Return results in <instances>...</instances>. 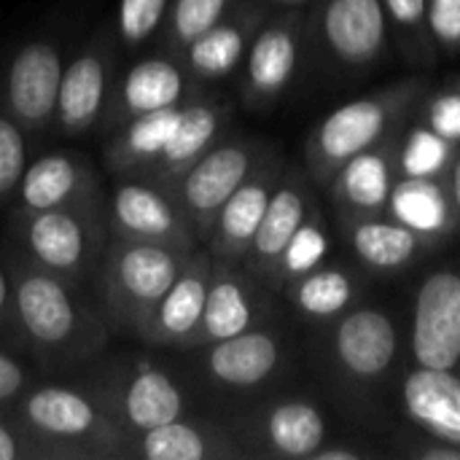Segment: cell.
Returning <instances> with one entry per match:
<instances>
[{
  "label": "cell",
  "instance_id": "bcb514c9",
  "mask_svg": "<svg viewBox=\"0 0 460 460\" xmlns=\"http://www.w3.org/2000/svg\"><path fill=\"white\" fill-rule=\"evenodd\" d=\"M272 5H286V8H296V5H305L307 0H267Z\"/></svg>",
  "mask_w": 460,
  "mask_h": 460
},
{
  "label": "cell",
  "instance_id": "d6a6232c",
  "mask_svg": "<svg viewBox=\"0 0 460 460\" xmlns=\"http://www.w3.org/2000/svg\"><path fill=\"white\" fill-rule=\"evenodd\" d=\"M240 0H172L156 35L162 51L181 54L197 35L221 22Z\"/></svg>",
  "mask_w": 460,
  "mask_h": 460
},
{
  "label": "cell",
  "instance_id": "836d02e7",
  "mask_svg": "<svg viewBox=\"0 0 460 460\" xmlns=\"http://www.w3.org/2000/svg\"><path fill=\"white\" fill-rule=\"evenodd\" d=\"M460 146L445 140L429 124L402 132L399 140V175L402 178H447Z\"/></svg>",
  "mask_w": 460,
  "mask_h": 460
},
{
  "label": "cell",
  "instance_id": "603a6c76",
  "mask_svg": "<svg viewBox=\"0 0 460 460\" xmlns=\"http://www.w3.org/2000/svg\"><path fill=\"white\" fill-rule=\"evenodd\" d=\"M132 460H245L229 426L205 412H186L132 437Z\"/></svg>",
  "mask_w": 460,
  "mask_h": 460
},
{
  "label": "cell",
  "instance_id": "9a60e30c",
  "mask_svg": "<svg viewBox=\"0 0 460 460\" xmlns=\"http://www.w3.org/2000/svg\"><path fill=\"white\" fill-rule=\"evenodd\" d=\"M197 92L202 89L194 84V78L189 75L178 54L159 49L156 54L137 57L129 65H121L100 132L105 137L119 124L135 116L175 108L186 102L189 97H194Z\"/></svg>",
  "mask_w": 460,
  "mask_h": 460
},
{
  "label": "cell",
  "instance_id": "ab89813d",
  "mask_svg": "<svg viewBox=\"0 0 460 460\" xmlns=\"http://www.w3.org/2000/svg\"><path fill=\"white\" fill-rule=\"evenodd\" d=\"M429 35L439 49L458 54L460 0H429Z\"/></svg>",
  "mask_w": 460,
  "mask_h": 460
},
{
  "label": "cell",
  "instance_id": "4dcf8cb0",
  "mask_svg": "<svg viewBox=\"0 0 460 460\" xmlns=\"http://www.w3.org/2000/svg\"><path fill=\"white\" fill-rule=\"evenodd\" d=\"M361 283L358 278L340 264H321L288 286H283V296L291 307L307 321H334L358 299Z\"/></svg>",
  "mask_w": 460,
  "mask_h": 460
},
{
  "label": "cell",
  "instance_id": "6da1fadb",
  "mask_svg": "<svg viewBox=\"0 0 460 460\" xmlns=\"http://www.w3.org/2000/svg\"><path fill=\"white\" fill-rule=\"evenodd\" d=\"M11 267L19 353L43 375L70 380L111 348L113 329L86 283L54 275L3 240Z\"/></svg>",
  "mask_w": 460,
  "mask_h": 460
},
{
  "label": "cell",
  "instance_id": "8fae6325",
  "mask_svg": "<svg viewBox=\"0 0 460 460\" xmlns=\"http://www.w3.org/2000/svg\"><path fill=\"white\" fill-rule=\"evenodd\" d=\"M270 148V143L251 135H224L170 183V191L181 202L202 243L218 208L256 170Z\"/></svg>",
  "mask_w": 460,
  "mask_h": 460
},
{
  "label": "cell",
  "instance_id": "9c48e42d",
  "mask_svg": "<svg viewBox=\"0 0 460 460\" xmlns=\"http://www.w3.org/2000/svg\"><path fill=\"white\" fill-rule=\"evenodd\" d=\"M65 65L67 51L49 32L19 40L0 62V105L32 137L51 135Z\"/></svg>",
  "mask_w": 460,
  "mask_h": 460
},
{
  "label": "cell",
  "instance_id": "7c38bea8",
  "mask_svg": "<svg viewBox=\"0 0 460 460\" xmlns=\"http://www.w3.org/2000/svg\"><path fill=\"white\" fill-rule=\"evenodd\" d=\"M245 458L307 460L326 445V418L307 399H275L224 420Z\"/></svg>",
  "mask_w": 460,
  "mask_h": 460
},
{
  "label": "cell",
  "instance_id": "5bb4252c",
  "mask_svg": "<svg viewBox=\"0 0 460 460\" xmlns=\"http://www.w3.org/2000/svg\"><path fill=\"white\" fill-rule=\"evenodd\" d=\"M272 315L275 313L270 288L259 278H253L243 264L213 259L202 318L194 334L178 350H194L218 340H229L234 334L270 323Z\"/></svg>",
  "mask_w": 460,
  "mask_h": 460
},
{
  "label": "cell",
  "instance_id": "ee69618b",
  "mask_svg": "<svg viewBox=\"0 0 460 460\" xmlns=\"http://www.w3.org/2000/svg\"><path fill=\"white\" fill-rule=\"evenodd\" d=\"M367 458V453H361V450H350V447H318L313 456L307 460H364Z\"/></svg>",
  "mask_w": 460,
  "mask_h": 460
},
{
  "label": "cell",
  "instance_id": "f6af8a7d",
  "mask_svg": "<svg viewBox=\"0 0 460 460\" xmlns=\"http://www.w3.org/2000/svg\"><path fill=\"white\" fill-rule=\"evenodd\" d=\"M447 183H450V197H453V208L458 213L460 221V148L453 159V167H450V175H447Z\"/></svg>",
  "mask_w": 460,
  "mask_h": 460
},
{
  "label": "cell",
  "instance_id": "d590c367",
  "mask_svg": "<svg viewBox=\"0 0 460 460\" xmlns=\"http://www.w3.org/2000/svg\"><path fill=\"white\" fill-rule=\"evenodd\" d=\"M38 137H32L3 105H0V210L11 208V199L16 194V186L27 170L30 146Z\"/></svg>",
  "mask_w": 460,
  "mask_h": 460
},
{
  "label": "cell",
  "instance_id": "b9f144b4",
  "mask_svg": "<svg viewBox=\"0 0 460 460\" xmlns=\"http://www.w3.org/2000/svg\"><path fill=\"white\" fill-rule=\"evenodd\" d=\"M0 345L16 348V332H13V302H11V267L5 256V245L0 243Z\"/></svg>",
  "mask_w": 460,
  "mask_h": 460
},
{
  "label": "cell",
  "instance_id": "4316f807",
  "mask_svg": "<svg viewBox=\"0 0 460 460\" xmlns=\"http://www.w3.org/2000/svg\"><path fill=\"white\" fill-rule=\"evenodd\" d=\"M183 105V102H181ZM181 105L156 113L135 116L105 135L102 162L111 175H146L154 178L164 146L175 129Z\"/></svg>",
  "mask_w": 460,
  "mask_h": 460
},
{
  "label": "cell",
  "instance_id": "52a82bcc",
  "mask_svg": "<svg viewBox=\"0 0 460 460\" xmlns=\"http://www.w3.org/2000/svg\"><path fill=\"white\" fill-rule=\"evenodd\" d=\"M172 353H181L186 361L181 377L199 399L234 402L275 383L283 372L288 348L283 332L270 321L229 340Z\"/></svg>",
  "mask_w": 460,
  "mask_h": 460
},
{
  "label": "cell",
  "instance_id": "30bf717a",
  "mask_svg": "<svg viewBox=\"0 0 460 460\" xmlns=\"http://www.w3.org/2000/svg\"><path fill=\"white\" fill-rule=\"evenodd\" d=\"M105 218L111 237L159 243L186 253L202 245L170 186L146 175H111L105 191Z\"/></svg>",
  "mask_w": 460,
  "mask_h": 460
},
{
  "label": "cell",
  "instance_id": "f35d334b",
  "mask_svg": "<svg viewBox=\"0 0 460 460\" xmlns=\"http://www.w3.org/2000/svg\"><path fill=\"white\" fill-rule=\"evenodd\" d=\"M426 124L445 140L460 146V84L442 89L426 102Z\"/></svg>",
  "mask_w": 460,
  "mask_h": 460
},
{
  "label": "cell",
  "instance_id": "ac0fdd59",
  "mask_svg": "<svg viewBox=\"0 0 460 460\" xmlns=\"http://www.w3.org/2000/svg\"><path fill=\"white\" fill-rule=\"evenodd\" d=\"M412 356L418 367H460V272L439 270L429 275L415 296Z\"/></svg>",
  "mask_w": 460,
  "mask_h": 460
},
{
  "label": "cell",
  "instance_id": "1f68e13d",
  "mask_svg": "<svg viewBox=\"0 0 460 460\" xmlns=\"http://www.w3.org/2000/svg\"><path fill=\"white\" fill-rule=\"evenodd\" d=\"M329 251H332V234H329L323 213L315 205L313 213L302 221V226L294 232V237L283 248L270 278V291H283V286H288L299 275L321 267L329 259Z\"/></svg>",
  "mask_w": 460,
  "mask_h": 460
},
{
  "label": "cell",
  "instance_id": "484cf974",
  "mask_svg": "<svg viewBox=\"0 0 460 460\" xmlns=\"http://www.w3.org/2000/svg\"><path fill=\"white\" fill-rule=\"evenodd\" d=\"M232 111L234 108L229 100L208 94L205 89L189 97L181 105L175 129L156 164L154 181L170 186L191 162H197L213 143H218L232 124Z\"/></svg>",
  "mask_w": 460,
  "mask_h": 460
},
{
  "label": "cell",
  "instance_id": "7402d4cb",
  "mask_svg": "<svg viewBox=\"0 0 460 460\" xmlns=\"http://www.w3.org/2000/svg\"><path fill=\"white\" fill-rule=\"evenodd\" d=\"M315 199H313V178L302 167H288L280 175V183L264 210V218L256 229V237L243 259V267L259 278L270 288L272 270L294 237V232L302 226V221L313 213Z\"/></svg>",
  "mask_w": 460,
  "mask_h": 460
},
{
  "label": "cell",
  "instance_id": "e575fe53",
  "mask_svg": "<svg viewBox=\"0 0 460 460\" xmlns=\"http://www.w3.org/2000/svg\"><path fill=\"white\" fill-rule=\"evenodd\" d=\"M170 3L172 0H119L113 30H116L121 49L135 54L146 43L156 40Z\"/></svg>",
  "mask_w": 460,
  "mask_h": 460
},
{
  "label": "cell",
  "instance_id": "83f0119b",
  "mask_svg": "<svg viewBox=\"0 0 460 460\" xmlns=\"http://www.w3.org/2000/svg\"><path fill=\"white\" fill-rule=\"evenodd\" d=\"M404 410L434 439L460 445V375L456 369L418 367L404 380Z\"/></svg>",
  "mask_w": 460,
  "mask_h": 460
},
{
  "label": "cell",
  "instance_id": "7a4b0ae2",
  "mask_svg": "<svg viewBox=\"0 0 460 460\" xmlns=\"http://www.w3.org/2000/svg\"><path fill=\"white\" fill-rule=\"evenodd\" d=\"M3 412L54 460H132V437L75 380L38 377Z\"/></svg>",
  "mask_w": 460,
  "mask_h": 460
},
{
  "label": "cell",
  "instance_id": "74e56055",
  "mask_svg": "<svg viewBox=\"0 0 460 460\" xmlns=\"http://www.w3.org/2000/svg\"><path fill=\"white\" fill-rule=\"evenodd\" d=\"M38 377H43V375L22 353L0 345V410H5Z\"/></svg>",
  "mask_w": 460,
  "mask_h": 460
},
{
  "label": "cell",
  "instance_id": "f546056e",
  "mask_svg": "<svg viewBox=\"0 0 460 460\" xmlns=\"http://www.w3.org/2000/svg\"><path fill=\"white\" fill-rule=\"evenodd\" d=\"M345 234L356 256L377 272H402L437 245L385 216L350 218L345 221Z\"/></svg>",
  "mask_w": 460,
  "mask_h": 460
},
{
  "label": "cell",
  "instance_id": "ba28073f",
  "mask_svg": "<svg viewBox=\"0 0 460 460\" xmlns=\"http://www.w3.org/2000/svg\"><path fill=\"white\" fill-rule=\"evenodd\" d=\"M121 43L116 38L113 22L97 27L81 46L67 57L51 135L84 137L100 132L102 116L108 111L116 75L121 70Z\"/></svg>",
  "mask_w": 460,
  "mask_h": 460
},
{
  "label": "cell",
  "instance_id": "44dd1931",
  "mask_svg": "<svg viewBox=\"0 0 460 460\" xmlns=\"http://www.w3.org/2000/svg\"><path fill=\"white\" fill-rule=\"evenodd\" d=\"M402 132L388 135L377 146L361 151L350 162H345L334 178L326 183L342 221L367 218V216H385L391 191L399 175V140Z\"/></svg>",
  "mask_w": 460,
  "mask_h": 460
},
{
  "label": "cell",
  "instance_id": "5b68a950",
  "mask_svg": "<svg viewBox=\"0 0 460 460\" xmlns=\"http://www.w3.org/2000/svg\"><path fill=\"white\" fill-rule=\"evenodd\" d=\"M426 81L407 78L326 113L305 143L307 175L326 186L345 162L404 129L410 113L426 100Z\"/></svg>",
  "mask_w": 460,
  "mask_h": 460
},
{
  "label": "cell",
  "instance_id": "8d00e7d4",
  "mask_svg": "<svg viewBox=\"0 0 460 460\" xmlns=\"http://www.w3.org/2000/svg\"><path fill=\"white\" fill-rule=\"evenodd\" d=\"M388 24L402 32V40L426 49L429 35V0H383Z\"/></svg>",
  "mask_w": 460,
  "mask_h": 460
},
{
  "label": "cell",
  "instance_id": "3957f363",
  "mask_svg": "<svg viewBox=\"0 0 460 460\" xmlns=\"http://www.w3.org/2000/svg\"><path fill=\"white\" fill-rule=\"evenodd\" d=\"M100 407L129 434H143L191 412V394L181 372L146 350H105L75 377Z\"/></svg>",
  "mask_w": 460,
  "mask_h": 460
},
{
  "label": "cell",
  "instance_id": "8992f818",
  "mask_svg": "<svg viewBox=\"0 0 460 460\" xmlns=\"http://www.w3.org/2000/svg\"><path fill=\"white\" fill-rule=\"evenodd\" d=\"M5 240L32 264L89 286L111 240L105 202L30 213L8 210Z\"/></svg>",
  "mask_w": 460,
  "mask_h": 460
},
{
  "label": "cell",
  "instance_id": "e0dca14e",
  "mask_svg": "<svg viewBox=\"0 0 460 460\" xmlns=\"http://www.w3.org/2000/svg\"><path fill=\"white\" fill-rule=\"evenodd\" d=\"M283 170H286V159L272 146L267 151V156L256 164V170L218 208L213 226L202 243L213 259L243 264V259L256 237V229L264 218V210L280 183Z\"/></svg>",
  "mask_w": 460,
  "mask_h": 460
},
{
  "label": "cell",
  "instance_id": "2e32d148",
  "mask_svg": "<svg viewBox=\"0 0 460 460\" xmlns=\"http://www.w3.org/2000/svg\"><path fill=\"white\" fill-rule=\"evenodd\" d=\"M108 183L89 154L54 148L32 156L8 210H54L105 202Z\"/></svg>",
  "mask_w": 460,
  "mask_h": 460
},
{
  "label": "cell",
  "instance_id": "d4e9b609",
  "mask_svg": "<svg viewBox=\"0 0 460 460\" xmlns=\"http://www.w3.org/2000/svg\"><path fill=\"white\" fill-rule=\"evenodd\" d=\"M332 348L342 372L356 380H380L396 361L399 332L388 313L377 307H358L340 315Z\"/></svg>",
  "mask_w": 460,
  "mask_h": 460
},
{
  "label": "cell",
  "instance_id": "f1b7e54d",
  "mask_svg": "<svg viewBox=\"0 0 460 460\" xmlns=\"http://www.w3.org/2000/svg\"><path fill=\"white\" fill-rule=\"evenodd\" d=\"M385 216L437 245L460 226L447 178H399Z\"/></svg>",
  "mask_w": 460,
  "mask_h": 460
},
{
  "label": "cell",
  "instance_id": "d6986e66",
  "mask_svg": "<svg viewBox=\"0 0 460 460\" xmlns=\"http://www.w3.org/2000/svg\"><path fill=\"white\" fill-rule=\"evenodd\" d=\"M270 16L267 0H240L221 22L197 35L178 57L199 89L216 86L240 73L253 35Z\"/></svg>",
  "mask_w": 460,
  "mask_h": 460
},
{
  "label": "cell",
  "instance_id": "4fadbf2b",
  "mask_svg": "<svg viewBox=\"0 0 460 460\" xmlns=\"http://www.w3.org/2000/svg\"><path fill=\"white\" fill-rule=\"evenodd\" d=\"M307 19L299 8L267 16L253 35L240 67V97L251 111H270L280 102L296 78Z\"/></svg>",
  "mask_w": 460,
  "mask_h": 460
},
{
  "label": "cell",
  "instance_id": "60d3db41",
  "mask_svg": "<svg viewBox=\"0 0 460 460\" xmlns=\"http://www.w3.org/2000/svg\"><path fill=\"white\" fill-rule=\"evenodd\" d=\"M0 460H54L51 453L0 410Z\"/></svg>",
  "mask_w": 460,
  "mask_h": 460
},
{
  "label": "cell",
  "instance_id": "ffe728a7",
  "mask_svg": "<svg viewBox=\"0 0 460 460\" xmlns=\"http://www.w3.org/2000/svg\"><path fill=\"white\" fill-rule=\"evenodd\" d=\"M315 32L332 62L364 70L385 54L388 19L383 0H323Z\"/></svg>",
  "mask_w": 460,
  "mask_h": 460
},
{
  "label": "cell",
  "instance_id": "cb8c5ba5",
  "mask_svg": "<svg viewBox=\"0 0 460 460\" xmlns=\"http://www.w3.org/2000/svg\"><path fill=\"white\" fill-rule=\"evenodd\" d=\"M210 267L213 256L205 245H199L154 307L140 337L143 345H151L154 350H178L194 334L205 310Z\"/></svg>",
  "mask_w": 460,
  "mask_h": 460
},
{
  "label": "cell",
  "instance_id": "277c9868",
  "mask_svg": "<svg viewBox=\"0 0 460 460\" xmlns=\"http://www.w3.org/2000/svg\"><path fill=\"white\" fill-rule=\"evenodd\" d=\"M191 253L127 237L108 240L89 288L113 334L140 342L154 307L172 286Z\"/></svg>",
  "mask_w": 460,
  "mask_h": 460
},
{
  "label": "cell",
  "instance_id": "7bdbcfd3",
  "mask_svg": "<svg viewBox=\"0 0 460 460\" xmlns=\"http://www.w3.org/2000/svg\"><path fill=\"white\" fill-rule=\"evenodd\" d=\"M418 460H460V445L453 442H442V439H434L431 445L426 447H418L412 453Z\"/></svg>",
  "mask_w": 460,
  "mask_h": 460
}]
</instances>
